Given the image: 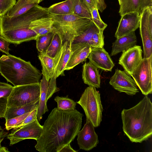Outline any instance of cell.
Wrapping results in <instances>:
<instances>
[{
	"instance_id": "cell-1",
	"label": "cell",
	"mask_w": 152,
	"mask_h": 152,
	"mask_svg": "<svg viewBox=\"0 0 152 152\" xmlns=\"http://www.w3.org/2000/svg\"><path fill=\"white\" fill-rule=\"evenodd\" d=\"M83 114L75 109L62 110L55 108L43 126L35 146L40 152H59L73 140L81 127Z\"/></svg>"
},
{
	"instance_id": "cell-2",
	"label": "cell",
	"mask_w": 152,
	"mask_h": 152,
	"mask_svg": "<svg viewBox=\"0 0 152 152\" xmlns=\"http://www.w3.org/2000/svg\"><path fill=\"white\" fill-rule=\"evenodd\" d=\"M123 129L132 142H142L152 134V103L145 96L137 104L121 112Z\"/></svg>"
},
{
	"instance_id": "cell-3",
	"label": "cell",
	"mask_w": 152,
	"mask_h": 152,
	"mask_svg": "<svg viewBox=\"0 0 152 152\" xmlns=\"http://www.w3.org/2000/svg\"><path fill=\"white\" fill-rule=\"evenodd\" d=\"M0 73L14 87L39 83L42 75L30 61L10 54L0 58Z\"/></svg>"
},
{
	"instance_id": "cell-4",
	"label": "cell",
	"mask_w": 152,
	"mask_h": 152,
	"mask_svg": "<svg viewBox=\"0 0 152 152\" xmlns=\"http://www.w3.org/2000/svg\"><path fill=\"white\" fill-rule=\"evenodd\" d=\"M50 14L53 21V32L58 35L62 44L65 42L71 44L75 38L92 21L73 14Z\"/></svg>"
},
{
	"instance_id": "cell-5",
	"label": "cell",
	"mask_w": 152,
	"mask_h": 152,
	"mask_svg": "<svg viewBox=\"0 0 152 152\" xmlns=\"http://www.w3.org/2000/svg\"><path fill=\"white\" fill-rule=\"evenodd\" d=\"M77 103L83 108L86 119L91 122L94 127L98 126L102 121L103 107L100 94L96 88L87 87Z\"/></svg>"
},
{
	"instance_id": "cell-6",
	"label": "cell",
	"mask_w": 152,
	"mask_h": 152,
	"mask_svg": "<svg viewBox=\"0 0 152 152\" xmlns=\"http://www.w3.org/2000/svg\"><path fill=\"white\" fill-rule=\"evenodd\" d=\"M49 14L47 8L38 4L26 13L18 16L10 17L5 14L0 17V31L29 28L31 22Z\"/></svg>"
},
{
	"instance_id": "cell-7",
	"label": "cell",
	"mask_w": 152,
	"mask_h": 152,
	"mask_svg": "<svg viewBox=\"0 0 152 152\" xmlns=\"http://www.w3.org/2000/svg\"><path fill=\"white\" fill-rule=\"evenodd\" d=\"M39 83L14 87L8 97L7 107L21 106L39 101Z\"/></svg>"
},
{
	"instance_id": "cell-8",
	"label": "cell",
	"mask_w": 152,
	"mask_h": 152,
	"mask_svg": "<svg viewBox=\"0 0 152 152\" xmlns=\"http://www.w3.org/2000/svg\"><path fill=\"white\" fill-rule=\"evenodd\" d=\"M152 56L143 58L137 68L131 75L142 93L145 96L152 94Z\"/></svg>"
},
{
	"instance_id": "cell-9",
	"label": "cell",
	"mask_w": 152,
	"mask_h": 152,
	"mask_svg": "<svg viewBox=\"0 0 152 152\" xmlns=\"http://www.w3.org/2000/svg\"><path fill=\"white\" fill-rule=\"evenodd\" d=\"M140 34L144 58L152 56V7L145 9L140 15Z\"/></svg>"
},
{
	"instance_id": "cell-10",
	"label": "cell",
	"mask_w": 152,
	"mask_h": 152,
	"mask_svg": "<svg viewBox=\"0 0 152 152\" xmlns=\"http://www.w3.org/2000/svg\"><path fill=\"white\" fill-rule=\"evenodd\" d=\"M43 128V126L39 124L37 118L34 121L7 134V137L10 140V145H12L26 139H34L36 140L40 137Z\"/></svg>"
},
{
	"instance_id": "cell-11",
	"label": "cell",
	"mask_w": 152,
	"mask_h": 152,
	"mask_svg": "<svg viewBox=\"0 0 152 152\" xmlns=\"http://www.w3.org/2000/svg\"><path fill=\"white\" fill-rule=\"evenodd\" d=\"M109 83L117 91L129 95L133 96L139 92L134 80L124 70L116 69Z\"/></svg>"
},
{
	"instance_id": "cell-12",
	"label": "cell",
	"mask_w": 152,
	"mask_h": 152,
	"mask_svg": "<svg viewBox=\"0 0 152 152\" xmlns=\"http://www.w3.org/2000/svg\"><path fill=\"white\" fill-rule=\"evenodd\" d=\"M141 47L136 45L122 52L118 64L131 75L143 59Z\"/></svg>"
},
{
	"instance_id": "cell-13",
	"label": "cell",
	"mask_w": 152,
	"mask_h": 152,
	"mask_svg": "<svg viewBox=\"0 0 152 152\" xmlns=\"http://www.w3.org/2000/svg\"><path fill=\"white\" fill-rule=\"evenodd\" d=\"M77 141L80 149L89 151L97 146L99 142L98 135L91 122L86 119V122L77 134Z\"/></svg>"
},
{
	"instance_id": "cell-14",
	"label": "cell",
	"mask_w": 152,
	"mask_h": 152,
	"mask_svg": "<svg viewBox=\"0 0 152 152\" xmlns=\"http://www.w3.org/2000/svg\"><path fill=\"white\" fill-rule=\"evenodd\" d=\"M87 58L98 69L104 71L111 72L115 66L110 55L103 47L91 48Z\"/></svg>"
},
{
	"instance_id": "cell-15",
	"label": "cell",
	"mask_w": 152,
	"mask_h": 152,
	"mask_svg": "<svg viewBox=\"0 0 152 152\" xmlns=\"http://www.w3.org/2000/svg\"><path fill=\"white\" fill-rule=\"evenodd\" d=\"M0 35L10 43L18 45L35 40L39 35L29 28H20L0 31Z\"/></svg>"
},
{
	"instance_id": "cell-16",
	"label": "cell",
	"mask_w": 152,
	"mask_h": 152,
	"mask_svg": "<svg viewBox=\"0 0 152 152\" xmlns=\"http://www.w3.org/2000/svg\"><path fill=\"white\" fill-rule=\"evenodd\" d=\"M140 15L136 12H129L121 16L115 34L118 38L135 31L139 27Z\"/></svg>"
},
{
	"instance_id": "cell-17",
	"label": "cell",
	"mask_w": 152,
	"mask_h": 152,
	"mask_svg": "<svg viewBox=\"0 0 152 152\" xmlns=\"http://www.w3.org/2000/svg\"><path fill=\"white\" fill-rule=\"evenodd\" d=\"M71 54L64 70L73 68L80 63L85 61L89 55L91 48L88 44L71 47Z\"/></svg>"
},
{
	"instance_id": "cell-18",
	"label": "cell",
	"mask_w": 152,
	"mask_h": 152,
	"mask_svg": "<svg viewBox=\"0 0 152 152\" xmlns=\"http://www.w3.org/2000/svg\"><path fill=\"white\" fill-rule=\"evenodd\" d=\"M151 6L152 0H122L119 13L121 16L131 12L140 15L145 9Z\"/></svg>"
},
{
	"instance_id": "cell-19",
	"label": "cell",
	"mask_w": 152,
	"mask_h": 152,
	"mask_svg": "<svg viewBox=\"0 0 152 152\" xmlns=\"http://www.w3.org/2000/svg\"><path fill=\"white\" fill-rule=\"evenodd\" d=\"M82 77L84 83L89 86L100 87L101 78L99 70L89 61L86 62L83 66Z\"/></svg>"
},
{
	"instance_id": "cell-20",
	"label": "cell",
	"mask_w": 152,
	"mask_h": 152,
	"mask_svg": "<svg viewBox=\"0 0 152 152\" xmlns=\"http://www.w3.org/2000/svg\"><path fill=\"white\" fill-rule=\"evenodd\" d=\"M137 38L135 31L116 38L113 43L110 56H113L136 45Z\"/></svg>"
},
{
	"instance_id": "cell-21",
	"label": "cell",
	"mask_w": 152,
	"mask_h": 152,
	"mask_svg": "<svg viewBox=\"0 0 152 152\" xmlns=\"http://www.w3.org/2000/svg\"><path fill=\"white\" fill-rule=\"evenodd\" d=\"M53 23L52 18L49 14L31 22L29 28L39 36L42 35L53 32Z\"/></svg>"
},
{
	"instance_id": "cell-22",
	"label": "cell",
	"mask_w": 152,
	"mask_h": 152,
	"mask_svg": "<svg viewBox=\"0 0 152 152\" xmlns=\"http://www.w3.org/2000/svg\"><path fill=\"white\" fill-rule=\"evenodd\" d=\"M40 93L37 115V118L39 121H40L42 118V115L48 111L47 105V98L49 82L43 76L42 79L40 80Z\"/></svg>"
},
{
	"instance_id": "cell-23",
	"label": "cell",
	"mask_w": 152,
	"mask_h": 152,
	"mask_svg": "<svg viewBox=\"0 0 152 152\" xmlns=\"http://www.w3.org/2000/svg\"><path fill=\"white\" fill-rule=\"evenodd\" d=\"M99 30L91 21L81 33L75 38L71 45L78 46L87 44L90 45V42L93 34Z\"/></svg>"
},
{
	"instance_id": "cell-24",
	"label": "cell",
	"mask_w": 152,
	"mask_h": 152,
	"mask_svg": "<svg viewBox=\"0 0 152 152\" xmlns=\"http://www.w3.org/2000/svg\"><path fill=\"white\" fill-rule=\"evenodd\" d=\"M38 4L33 0H18L15 4L6 15L10 17L18 16L26 13Z\"/></svg>"
},
{
	"instance_id": "cell-25",
	"label": "cell",
	"mask_w": 152,
	"mask_h": 152,
	"mask_svg": "<svg viewBox=\"0 0 152 152\" xmlns=\"http://www.w3.org/2000/svg\"><path fill=\"white\" fill-rule=\"evenodd\" d=\"M74 0H66L53 4L48 10L49 14L55 15L73 14Z\"/></svg>"
},
{
	"instance_id": "cell-26",
	"label": "cell",
	"mask_w": 152,
	"mask_h": 152,
	"mask_svg": "<svg viewBox=\"0 0 152 152\" xmlns=\"http://www.w3.org/2000/svg\"><path fill=\"white\" fill-rule=\"evenodd\" d=\"M38 101L21 106L8 107L4 118L6 120L31 112L38 107Z\"/></svg>"
},
{
	"instance_id": "cell-27",
	"label": "cell",
	"mask_w": 152,
	"mask_h": 152,
	"mask_svg": "<svg viewBox=\"0 0 152 152\" xmlns=\"http://www.w3.org/2000/svg\"><path fill=\"white\" fill-rule=\"evenodd\" d=\"M38 57L42 66V75L49 82L53 75L54 58L39 53Z\"/></svg>"
},
{
	"instance_id": "cell-28",
	"label": "cell",
	"mask_w": 152,
	"mask_h": 152,
	"mask_svg": "<svg viewBox=\"0 0 152 152\" xmlns=\"http://www.w3.org/2000/svg\"><path fill=\"white\" fill-rule=\"evenodd\" d=\"M64 47V44H63L60 50L54 58V66L53 71V75L49 82L47 98V100H48L51 97L53 94L59 90V88L57 87L56 85V74L57 68L61 56L63 51Z\"/></svg>"
},
{
	"instance_id": "cell-29",
	"label": "cell",
	"mask_w": 152,
	"mask_h": 152,
	"mask_svg": "<svg viewBox=\"0 0 152 152\" xmlns=\"http://www.w3.org/2000/svg\"><path fill=\"white\" fill-rule=\"evenodd\" d=\"M64 47L56 69V78L60 75H64L65 68L69 60L72 51L71 44L67 42L64 43Z\"/></svg>"
},
{
	"instance_id": "cell-30",
	"label": "cell",
	"mask_w": 152,
	"mask_h": 152,
	"mask_svg": "<svg viewBox=\"0 0 152 152\" xmlns=\"http://www.w3.org/2000/svg\"><path fill=\"white\" fill-rule=\"evenodd\" d=\"M62 44L60 38L54 33L51 43L48 48L41 53L54 58L60 50Z\"/></svg>"
},
{
	"instance_id": "cell-31",
	"label": "cell",
	"mask_w": 152,
	"mask_h": 152,
	"mask_svg": "<svg viewBox=\"0 0 152 152\" xmlns=\"http://www.w3.org/2000/svg\"><path fill=\"white\" fill-rule=\"evenodd\" d=\"M73 14L92 20L91 12L83 0H74Z\"/></svg>"
},
{
	"instance_id": "cell-32",
	"label": "cell",
	"mask_w": 152,
	"mask_h": 152,
	"mask_svg": "<svg viewBox=\"0 0 152 152\" xmlns=\"http://www.w3.org/2000/svg\"><path fill=\"white\" fill-rule=\"evenodd\" d=\"M54 34V32H52L38 37L36 39V48L39 53L43 52L49 46Z\"/></svg>"
},
{
	"instance_id": "cell-33",
	"label": "cell",
	"mask_w": 152,
	"mask_h": 152,
	"mask_svg": "<svg viewBox=\"0 0 152 152\" xmlns=\"http://www.w3.org/2000/svg\"><path fill=\"white\" fill-rule=\"evenodd\" d=\"M54 100L57 103V107L61 110H72L75 108L76 103L68 98L57 96Z\"/></svg>"
},
{
	"instance_id": "cell-34",
	"label": "cell",
	"mask_w": 152,
	"mask_h": 152,
	"mask_svg": "<svg viewBox=\"0 0 152 152\" xmlns=\"http://www.w3.org/2000/svg\"><path fill=\"white\" fill-rule=\"evenodd\" d=\"M103 31L100 30L93 34L89 43L91 48L103 47L104 45Z\"/></svg>"
},
{
	"instance_id": "cell-35",
	"label": "cell",
	"mask_w": 152,
	"mask_h": 152,
	"mask_svg": "<svg viewBox=\"0 0 152 152\" xmlns=\"http://www.w3.org/2000/svg\"><path fill=\"white\" fill-rule=\"evenodd\" d=\"M37 108L38 107L33 110L22 122L16 125L12 129L11 133L14 132L24 125L35 120L37 118Z\"/></svg>"
},
{
	"instance_id": "cell-36",
	"label": "cell",
	"mask_w": 152,
	"mask_h": 152,
	"mask_svg": "<svg viewBox=\"0 0 152 152\" xmlns=\"http://www.w3.org/2000/svg\"><path fill=\"white\" fill-rule=\"evenodd\" d=\"M92 21L99 29L104 31L107 26V25L104 23L99 15L97 8H94L91 12Z\"/></svg>"
},
{
	"instance_id": "cell-37",
	"label": "cell",
	"mask_w": 152,
	"mask_h": 152,
	"mask_svg": "<svg viewBox=\"0 0 152 152\" xmlns=\"http://www.w3.org/2000/svg\"><path fill=\"white\" fill-rule=\"evenodd\" d=\"M31 112L6 120L5 124L6 129L9 130L13 129L16 125L22 122Z\"/></svg>"
},
{
	"instance_id": "cell-38",
	"label": "cell",
	"mask_w": 152,
	"mask_h": 152,
	"mask_svg": "<svg viewBox=\"0 0 152 152\" xmlns=\"http://www.w3.org/2000/svg\"><path fill=\"white\" fill-rule=\"evenodd\" d=\"M16 3V0H0V17L6 14Z\"/></svg>"
},
{
	"instance_id": "cell-39",
	"label": "cell",
	"mask_w": 152,
	"mask_h": 152,
	"mask_svg": "<svg viewBox=\"0 0 152 152\" xmlns=\"http://www.w3.org/2000/svg\"><path fill=\"white\" fill-rule=\"evenodd\" d=\"M14 87L7 83L0 82V98L8 97Z\"/></svg>"
},
{
	"instance_id": "cell-40",
	"label": "cell",
	"mask_w": 152,
	"mask_h": 152,
	"mask_svg": "<svg viewBox=\"0 0 152 152\" xmlns=\"http://www.w3.org/2000/svg\"><path fill=\"white\" fill-rule=\"evenodd\" d=\"M8 97L0 98V118H4L7 108Z\"/></svg>"
},
{
	"instance_id": "cell-41",
	"label": "cell",
	"mask_w": 152,
	"mask_h": 152,
	"mask_svg": "<svg viewBox=\"0 0 152 152\" xmlns=\"http://www.w3.org/2000/svg\"><path fill=\"white\" fill-rule=\"evenodd\" d=\"M9 44L7 41L0 35V50L7 55H9Z\"/></svg>"
},
{
	"instance_id": "cell-42",
	"label": "cell",
	"mask_w": 152,
	"mask_h": 152,
	"mask_svg": "<svg viewBox=\"0 0 152 152\" xmlns=\"http://www.w3.org/2000/svg\"><path fill=\"white\" fill-rule=\"evenodd\" d=\"M83 0L90 12L94 8H97L98 1L97 0Z\"/></svg>"
},
{
	"instance_id": "cell-43",
	"label": "cell",
	"mask_w": 152,
	"mask_h": 152,
	"mask_svg": "<svg viewBox=\"0 0 152 152\" xmlns=\"http://www.w3.org/2000/svg\"><path fill=\"white\" fill-rule=\"evenodd\" d=\"M77 152V151L75 150L71 147L70 144L64 146L59 151V152Z\"/></svg>"
},
{
	"instance_id": "cell-44",
	"label": "cell",
	"mask_w": 152,
	"mask_h": 152,
	"mask_svg": "<svg viewBox=\"0 0 152 152\" xmlns=\"http://www.w3.org/2000/svg\"><path fill=\"white\" fill-rule=\"evenodd\" d=\"M8 132H5L0 126V148L1 146V143L4 138L7 136Z\"/></svg>"
},
{
	"instance_id": "cell-45",
	"label": "cell",
	"mask_w": 152,
	"mask_h": 152,
	"mask_svg": "<svg viewBox=\"0 0 152 152\" xmlns=\"http://www.w3.org/2000/svg\"><path fill=\"white\" fill-rule=\"evenodd\" d=\"M9 152L8 149L4 147L1 146L0 148V152Z\"/></svg>"
},
{
	"instance_id": "cell-46",
	"label": "cell",
	"mask_w": 152,
	"mask_h": 152,
	"mask_svg": "<svg viewBox=\"0 0 152 152\" xmlns=\"http://www.w3.org/2000/svg\"><path fill=\"white\" fill-rule=\"evenodd\" d=\"M34 0V1H36V2H37V3L38 4H39V3L40 2H41V1H43V0Z\"/></svg>"
},
{
	"instance_id": "cell-47",
	"label": "cell",
	"mask_w": 152,
	"mask_h": 152,
	"mask_svg": "<svg viewBox=\"0 0 152 152\" xmlns=\"http://www.w3.org/2000/svg\"><path fill=\"white\" fill-rule=\"evenodd\" d=\"M118 0V2H119V4L120 5L121 3L122 0Z\"/></svg>"
}]
</instances>
